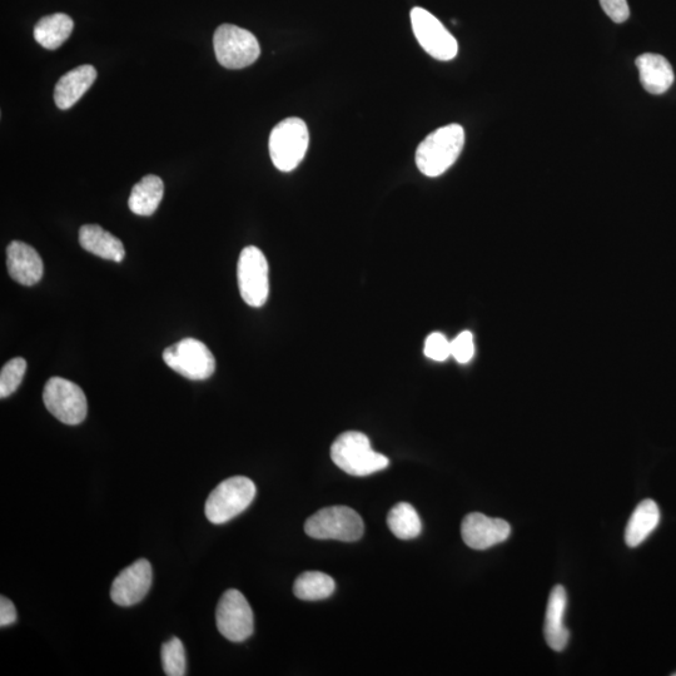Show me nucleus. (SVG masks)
<instances>
[{
    "label": "nucleus",
    "mask_w": 676,
    "mask_h": 676,
    "mask_svg": "<svg viewBox=\"0 0 676 676\" xmlns=\"http://www.w3.org/2000/svg\"><path fill=\"white\" fill-rule=\"evenodd\" d=\"M7 267L14 281L23 286H34L43 277L44 265L32 246L14 241L7 248Z\"/></svg>",
    "instance_id": "nucleus-14"
},
{
    "label": "nucleus",
    "mask_w": 676,
    "mask_h": 676,
    "mask_svg": "<svg viewBox=\"0 0 676 676\" xmlns=\"http://www.w3.org/2000/svg\"><path fill=\"white\" fill-rule=\"evenodd\" d=\"M425 356L434 361H446L451 356V342L440 332L431 333L426 338Z\"/></svg>",
    "instance_id": "nucleus-26"
},
{
    "label": "nucleus",
    "mask_w": 676,
    "mask_h": 676,
    "mask_svg": "<svg viewBox=\"0 0 676 676\" xmlns=\"http://www.w3.org/2000/svg\"><path fill=\"white\" fill-rule=\"evenodd\" d=\"M216 623L220 633L230 641L241 643L253 634L255 618L251 605L241 591L227 590L216 610Z\"/></svg>",
    "instance_id": "nucleus-11"
},
{
    "label": "nucleus",
    "mask_w": 676,
    "mask_h": 676,
    "mask_svg": "<svg viewBox=\"0 0 676 676\" xmlns=\"http://www.w3.org/2000/svg\"><path fill=\"white\" fill-rule=\"evenodd\" d=\"M606 16L615 23H624L630 17L629 4L626 0H599Z\"/></svg>",
    "instance_id": "nucleus-28"
},
{
    "label": "nucleus",
    "mask_w": 676,
    "mask_h": 676,
    "mask_svg": "<svg viewBox=\"0 0 676 676\" xmlns=\"http://www.w3.org/2000/svg\"><path fill=\"white\" fill-rule=\"evenodd\" d=\"M465 144V131L460 124L436 129L420 143L416 164L422 175L439 177L460 157Z\"/></svg>",
    "instance_id": "nucleus-1"
},
{
    "label": "nucleus",
    "mask_w": 676,
    "mask_h": 676,
    "mask_svg": "<svg viewBox=\"0 0 676 676\" xmlns=\"http://www.w3.org/2000/svg\"><path fill=\"white\" fill-rule=\"evenodd\" d=\"M475 355L474 336L469 331L461 332L459 336L451 341V356L459 364H467Z\"/></svg>",
    "instance_id": "nucleus-27"
},
{
    "label": "nucleus",
    "mask_w": 676,
    "mask_h": 676,
    "mask_svg": "<svg viewBox=\"0 0 676 676\" xmlns=\"http://www.w3.org/2000/svg\"><path fill=\"white\" fill-rule=\"evenodd\" d=\"M335 589V580L330 575L320 571H306L296 579L293 594L301 600L317 601L330 598Z\"/></svg>",
    "instance_id": "nucleus-22"
},
{
    "label": "nucleus",
    "mask_w": 676,
    "mask_h": 676,
    "mask_svg": "<svg viewBox=\"0 0 676 676\" xmlns=\"http://www.w3.org/2000/svg\"><path fill=\"white\" fill-rule=\"evenodd\" d=\"M164 193V185L158 176L148 175L133 187L128 206L134 215L152 216L158 210Z\"/></svg>",
    "instance_id": "nucleus-20"
},
{
    "label": "nucleus",
    "mask_w": 676,
    "mask_h": 676,
    "mask_svg": "<svg viewBox=\"0 0 676 676\" xmlns=\"http://www.w3.org/2000/svg\"><path fill=\"white\" fill-rule=\"evenodd\" d=\"M26 371L27 361L22 357H16L3 366L2 372H0V397L2 399H7L18 390Z\"/></svg>",
    "instance_id": "nucleus-25"
},
{
    "label": "nucleus",
    "mask_w": 676,
    "mask_h": 676,
    "mask_svg": "<svg viewBox=\"0 0 676 676\" xmlns=\"http://www.w3.org/2000/svg\"><path fill=\"white\" fill-rule=\"evenodd\" d=\"M387 525H389L392 534L401 540L416 539L421 534L422 524L419 514L415 507L400 502L392 507L389 516H387Z\"/></svg>",
    "instance_id": "nucleus-23"
},
{
    "label": "nucleus",
    "mask_w": 676,
    "mask_h": 676,
    "mask_svg": "<svg viewBox=\"0 0 676 676\" xmlns=\"http://www.w3.org/2000/svg\"><path fill=\"white\" fill-rule=\"evenodd\" d=\"M43 402L48 411L63 424L74 426L86 420V394L72 381L52 377L44 386Z\"/></svg>",
    "instance_id": "nucleus-9"
},
{
    "label": "nucleus",
    "mask_w": 676,
    "mask_h": 676,
    "mask_svg": "<svg viewBox=\"0 0 676 676\" xmlns=\"http://www.w3.org/2000/svg\"><path fill=\"white\" fill-rule=\"evenodd\" d=\"M163 361L188 380L203 381L215 374L216 359L208 347L196 338H185L167 347Z\"/></svg>",
    "instance_id": "nucleus-7"
},
{
    "label": "nucleus",
    "mask_w": 676,
    "mask_h": 676,
    "mask_svg": "<svg viewBox=\"0 0 676 676\" xmlns=\"http://www.w3.org/2000/svg\"><path fill=\"white\" fill-rule=\"evenodd\" d=\"M412 31L420 46L437 61H451L459 53V44L439 19L426 9L416 7L411 11Z\"/></svg>",
    "instance_id": "nucleus-10"
},
{
    "label": "nucleus",
    "mask_w": 676,
    "mask_h": 676,
    "mask_svg": "<svg viewBox=\"0 0 676 676\" xmlns=\"http://www.w3.org/2000/svg\"><path fill=\"white\" fill-rule=\"evenodd\" d=\"M73 19L67 14L56 13L43 17L34 27V38L43 48L54 51L67 41L73 32Z\"/></svg>",
    "instance_id": "nucleus-21"
},
{
    "label": "nucleus",
    "mask_w": 676,
    "mask_h": 676,
    "mask_svg": "<svg viewBox=\"0 0 676 676\" xmlns=\"http://www.w3.org/2000/svg\"><path fill=\"white\" fill-rule=\"evenodd\" d=\"M660 509L654 500L641 501L629 519L625 530V543L636 548L649 538L660 524Z\"/></svg>",
    "instance_id": "nucleus-19"
},
{
    "label": "nucleus",
    "mask_w": 676,
    "mask_h": 676,
    "mask_svg": "<svg viewBox=\"0 0 676 676\" xmlns=\"http://www.w3.org/2000/svg\"><path fill=\"white\" fill-rule=\"evenodd\" d=\"M464 543L474 550H487L504 543L511 535V526L502 519L489 518L484 514L472 513L461 524Z\"/></svg>",
    "instance_id": "nucleus-13"
},
{
    "label": "nucleus",
    "mask_w": 676,
    "mask_h": 676,
    "mask_svg": "<svg viewBox=\"0 0 676 676\" xmlns=\"http://www.w3.org/2000/svg\"><path fill=\"white\" fill-rule=\"evenodd\" d=\"M256 492V485L245 476H235L222 481L206 501L207 519L216 525L228 523L252 504Z\"/></svg>",
    "instance_id": "nucleus-3"
},
{
    "label": "nucleus",
    "mask_w": 676,
    "mask_h": 676,
    "mask_svg": "<svg viewBox=\"0 0 676 676\" xmlns=\"http://www.w3.org/2000/svg\"><path fill=\"white\" fill-rule=\"evenodd\" d=\"M217 61L227 69H242L260 58L261 48L257 38L246 29L222 24L213 36Z\"/></svg>",
    "instance_id": "nucleus-6"
},
{
    "label": "nucleus",
    "mask_w": 676,
    "mask_h": 676,
    "mask_svg": "<svg viewBox=\"0 0 676 676\" xmlns=\"http://www.w3.org/2000/svg\"><path fill=\"white\" fill-rule=\"evenodd\" d=\"M310 144L307 124L300 118L291 117L277 124L270 136V156L281 172H292L300 166Z\"/></svg>",
    "instance_id": "nucleus-4"
},
{
    "label": "nucleus",
    "mask_w": 676,
    "mask_h": 676,
    "mask_svg": "<svg viewBox=\"0 0 676 676\" xmlns=\"http://www.w3.org/2000/svg\"><path fill=\"white\" fill-rule=\"evenodd\" d=\"M152 565L146 559H139L128 566L114 579L111 598L119 606H133L146 598L152 586Z\"/></svg>",
    "instance_id": "nucleus-12"
},
{
    "label": "nucleus",
    "mask_w": 676,
    "mask_h": 676,
    "mask_svg": "<svg viewBox=\"0 0 676 676\" xmlns=\"http://www.w3.org/2000/svg\"><path fill=\"white\" fill-rule=\"evenodd\" d=\"M674 676H676V673L674 674Z\"/></svg>",
    "instance_id": "nucleus-30"
},
{
    "label": "nucleus",
    "mask_w": 676,
    "mask_h": 676,
    "mask_svg": "<svg viewBox=\"0 0 676 676\" xmlns=\"http://www.w3.org/2000/svg\"><path fill=\"white\" fill-rule=\"evenodd\" d=\"M636 67L639 69V78L646 92L650 94H664L674 83L673 67L668 59L660 54L645 53L636 58Z\"/></svg>",
    "instance_id": "nucleus-17"
},
{
    "label": "nucleus",
    "mask_w": 676,
    "mask_h": 676,
    "mask_svg": "<svg viewBox=\"0 0 676 676\" xmlns=\"http://www.w3.org/2000/svg\"><path fill=\"white\" fill-rule=\"evenodd\" d=\"M305 531L317 540H338L352 543L362 538L365 531L361 516L347 506L325 507L307 519Z\"/></svg>",
    "instance_id": "nucleus-5"
},
{
    "label": "nucleus",
    "mask_w": 676,
    "mask_h": 676,
    "mask_svg": "<svg viewBox=\"0 0 676 676\" xmlns=\"http://www.w3.org/2000/svg\"><path fill=\"white\" fill-rule=\"evenodd\" d=\"M162 665L168 676L187 674L186 650L180 639L172 638L162 645Z\"/></svg>",
    "instance_id": "nucleus-24"
},
{
    "label": "nucleus",
    "mask_w": 676,
    "mask_h": 676,
    "mask_svg": "<svg viewBox=\"0 0 676 676\" xmlns=\"http://www.w3.org/2000/svg\"><path fill=\"white\" fill-rule=\"evenodd\" d=\"M331 459L346 474L369 476L385 470L390 460L372 449L369 437L359 431H347L331 447Z\"/></svg>",
    "instance_id": "nucleus-2"
},
{
    "label": "nucleus",
    "mask_w": 676,
    "mask_h": 676,
    "mask_svg": "<svg viewBox=\"0 0 676 676\" xmlns=\"http://www.w3.org/2000/svg\"><path fill=\"white\" fill-rule=\"evenodd\" d=\"M16 621V606H14L12 601L6 598V596H2V598H0V626L6 628V626L13 625Z\"/></svg>",
    "instance_id": "nucleus-29"
},
{
    "label": "nucleus",
    "mask_w": 676,
    "mask_h": 676,
    "mask_svg": "<svg viewBox=\"0 0 676 676\" xmlns=\"http://www.w3.org/2000/svg\"><path fill=\"white\" fill-rule=\"evenodd\" d=\"M566 606H568V595H566L564 586H555L551 590L544 626L546 643L554 651L565 650L569 643L570 633L564 624Z\"/></svg>",
    "instance_id": "nucleus-15"
},
{
    "label": "nucleus",
    "mask_w": 676,
    "mask_h": 676,
    "mask_svg": "<svg viewBox=\"0 0 676 676\" xmlns=\"http://www.w3.org/2000/svg\"><path fill=\"white\" fill-rule=\"evenodd\" d=\"M79 243L83 250L93 253L103 260L122 262L126 257L123 243L112 233L98 225L82 226L79 230Z\"/></svg>",
    "instance_id": "nucleus-18"
},
{
    "label": "nucleus",
    "mask_w": 676,
    "mask_h": 676,
    "mask_svg": "<svg viewBox=\"0 0 676 676\" xmlns=\"http://www.w3.org/2000/svg\"><path fill=\"white\" fill-rule=\"evenodd\" d=\"M96 79L97 71L91 64H83L64 74L54 89V102L57 107L63 111L72 108L93 86Z\"/></svg>",
    "instance_id": "nucleus-16"
},
{
    "label": "nucleus",
    "mask_w": 676,
    "mask_h": 676,
    "mask_svg": "<svg viewBox=\"0 0 676 676\" xmlns=\"http://www.w3.org/2000/svg\"><path fill=\"white\" fill-rule=\"evenodd\" d=\"M268 262L260 248H243L238 260L237 278L242 300L251 307H262L270 295Z\"/></svg>",
    "instance_id": "nucleus-8"
}]
</instances>
